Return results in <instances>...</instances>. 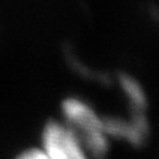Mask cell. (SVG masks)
I'll return each instance as SVG.
<instances>
[{
	"instance_id": "3",
	"label": "cell",
	"mask_w": 159,
	"mask_h": 159,
	"mask_svg": "<svg viewBox=\"0 0 159 159\" xmlns=\"http://www.w3.org/2000/svg\"><path fill=\"white\" fill-rule=\"evenodd\" d=\"M15 159H52L43 147H29L23 150Z\"/></svg>"
},
{
	"instance_id": "2",
	"label": "cell",
	"mask_w": 159,
	"mask_h": 159,
	"mask_svg": "<svg viewBox=\"0 0 159 159\" xmlns=\"http://www.w3.org/2000/svg\"><path fill=\"white\" fill-rule=\"evenodd\" d=\"M41 147L52 159H101L64 121L47 122L41 133Z\"/></svg>"
},
{
	"instance_id": "1",
	"label": "cell",
	"mask_w": 159,
	"mask_h": 159,
	"mask_svg": "<svg viewBox=\"0 0 159 159\" xmlns=\"http://www.w3.org/2000/svg\"><path fill=\"white\" fill-rule=\"evenodd\" d=\"M62 121L84 141L94 155L105 159L110 150V142L103 116L96 107L80 97H66L61 103Z\"/></svg>"
}]
</instances>
